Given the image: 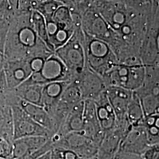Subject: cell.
Returning <instances> with one entry per match:
<instances>
[{
  "label": "cell",
  "instance_id": "obj_1",
  "mask_svg": "<svg viewBox=\"0 0 159 159\" xmlns=\"http://www.w3.org/2000/svg\"><path fill=\"white\" fill-rule=\"evenodd\" d=\"M89 7L104 19L121 48L134 51L140 49L152 12L151 4L133 6L121 1L98 0Z\"/></svg>",
  "mask_w": 159,
  "mask_h": 159
},
{
  "label": "cell",
  "instance_id": "obj_2",
  "mask_svg": "<svg viewBox=\"0 0 159 159\" xmlns=\"http://www.w3.org/2000/svg\"><path fill=\"white\" fill-rule=\"evenodd\" d=\"M31 12H14L7 20L9 27L4 51L7 60L47 58L54 52L36 34L31 22Z\"/></svg>",
  "mask_w": 159,
  "mask_h": 159
},
{
  "label": "cell",
  "instance_id": "obj_3",
  "mask_svg": "<svg viewBox=\"0 0 159 159\" xmlns=\"http://www.w3.org/2000/svg\"><path fill=\"white\" fill-rule=\"evenodd\" d=\"M84 34L86 67L102 77L119 64L117 58L107 43Z\"/></svg>",
  "mask_w": 159,
  "mask_h": 159
},
{
  "label": "cell",
  "instance_id": "obj_4",
  "mask_svg": "<svg viewBox=\"0 0 159 159\" xmlns=\"http://www.w3.org/2000/svg\"><path fill=\"white\" fill-rule=\"evenodd\" d=\"M84 41L81 24L74 25V33L71 38L54 52L73 75V79L86 67Z\"/></svg>",
  "mask_w": 159,
  "mask_h": 159
},
{
  "label": "cell",
  "instance_id": "obj_5",
  "mask_svg": "<svg viewBox=\"0 0 159 159\" xmlns=\"http://www.w3.org/2000/svg\"><path fill=\"white\" fill-rule=\"evenodd\" d=\"M142 85L135 92L145 116L159 113V64L144 66Z\"/></svg>",
  "mask_w": 159,
  "mask_h": 159
},
{
  "label": "cell",
  "instance_id": "obj_6",
  "mask_svg": "<svg viewBox=\"0 0 159 159\" xmlns=\"http://www.w3.org/2000/svg\"><path fill=\"white\" fill-rule=\"evenodd\" d=\"M145 67L142 64L128 66L119 64L102 77L106 87H119L136 91L142 84Z\"/></svg>",
  "mask_w": 159,
  "mask_h": 159
},
{
  "label": "cell",
  "instance_id": "obj_7",
  "mask_svg": "<svg viewBox=\"0 0 159 159\" xmlns=\"http://www.w3.org/2000/svg\"><path fill=\"white\" fill-rule=\"evenodd\" d=\"M73 76L54 52L44 61L39 71L33 73L24 83L44 85L52 82L71 81Z\"/></svg>",
  "mask_w": 159,
  "mask_h": 159
},
{
  "label": "cell",
  "instance_id": "obj_8",
  "mask_svg": "<svg viewBox=\"0 0 159 159\" xmlns=\"http://www.w3.org/2000/svg\"><path fill=\"white\" fill-rule=\"evenodd\" d=\"M53 148H61L74 152L83 159H92L97 156L99 146L81 132L66 134L52 143Z\"/></svg>",
  "mask_w": 159,
  "mask_h": 159
},
{
  "label": "cell",
  "instance_id": "obj_9",
  "mask_svg": "<svg viewBox=\"0 0 159 159\" xmlns=\"http://www.w3.org/2000/svg\"><path fill=\"white\" fill-rule=\"evenodd\" d=\"M80 13L83 32L91 37L102 40L109 46L111 45L114 40V33L102 16L90 7Z\"/></svg>",
  "mask_w": 159,
  "mask_h": 159
},
{
  "label": "cell",
  "instance_id": "obj_10",
  "mask_svg": "<svg viewBox=\"0 0 159 159\" xmlns=\"http://www.w3.org/2000/svg\"><path fill=\"white\" fill-rule=\"evenodd\" d=\"M139 56L144 66L159 64V18L150 17L140 48Z\"/></svg>",
  "mask_w": 159,
  "mask_h": 159
},
{
  "label": "cell",
  "instance_id": "obj_11",
  "mask_svg": "<svg viewBox=\"0 0 159 159\" xmlns=\"http://www.w3.org/2000/svg\"><path fill=\"white\" fill-rule=\"evenodd\" d=\"M14 140L29 136H43L50 139V132L31 119L18 106H11Z\"/></svg>",
  "mask_w": 159,
  "mask_h": 159
},
{
  "label": "cell",
  "instance_id": "obj_12",
  "mask_svg": "<svg viewBox=\"0 0 159 159\" xmlns=\"http://www.w3.org/2000/svg\"><path fill=\"white\" fill-rule=\"evenodd\" d=\"M72 80L78 85L84 101H94L106 91V86L102 77L87 67Z\"/></svg>",
  "mask_w": 159,
  "mask_h": 159
},
{
  "label": "cell",
  "instance_id": "obj_13",
  "mask_svg": "<svg viewBox=\"0 0 159 159\" xmlns=\"http://www.w3.org/2000/svg\"><path fill=\"white\" fill-rule=\"evenodd\" d=\"M148 146L146 133L142 125L131 126L122 139L118 151L140 156Z\"/></svg>",
  "mask_w": 159,
  "mask_h": 159
},
{
  "label": "cell",
  "instance_id": "obj_14",
  "mask_svg": "<svg viewBox=\"0 0 159 159\" xmlns=\"http://www.w3.org/2000/svg\"><path fill=\"white\" fill-rule=\"evenodd\" d=\"M81 133L100 147L104 134L97 119L96 106L93 100H84L83 129Z\"/></svg>",
  "mask_w": 159,
  "mask_h": 159
},
{
  "label": "cell",
  "instance_id": "obj_15",
  "mask_svg": "<svg viewBox=\"0 0 159 159\" xmlns=\"http://www.w3.org/2000/svg\"><path fill=\"white\" fill-rule=\"evenodd\" d=\"M6 80L10 89L22 84L33 73L29 60H7L4 67Z\"/></svg>",
  "mask_w": 159,
  "mask_h": 159
},
{
  "label": "cell",
  "instance_id": "obj_16",
  "mask_svg": "<svg viewBox=\"0 0 159 159\" xmlns=\"http://www.w3.org/2000/svg\"><path fill=\"white\" fill-rule=\"evenodd\" d=\"M105 92L116 114V120L127 118L126 113L133 91L119 87L108 86L106 87Z\"/></svg>",
  "mask_w": 159,
  "mask_h": 159
},
{
  "label": "cell",
  "instance_id": "obj_17",
  "mask_svg": "<svg viewBox=\"0 0 159 159\" xmlns=\"http://www.w3.org/2000/svg\"><path fill=\"white\" fill-rule=\"evenodd\" d=\"M84 104V101H83L71 109L57 133L50 139L51 143L56 142L68 133L81 131L83 123Z\"/></svg>",
  "mask_w": 159,
  "mask_h": 159
},
{
  "label": "cell",
  "instance_id": "obj_18",
  "mask_svg": "<svg viewBox=\"0 0 159 159\" xmlns=\"http://www.w3.org/2000/svg\"><path fill=\"white\" fill-rule=\"evenodd\" d=\"M17 106L22 108L35 122L48 131L51 134V138L56 133L57 130L52 120L43 106L26 102L20 98Z\"/></svg>",
  "mask_w": 159,
  "mask_h": 159
},
{
  "label": "cell",
  "instance_id": "obj_19",
  "mask_svg": "<svg viewBox=\"0 0 159 159\" xmlns=\"http://www.w3.org/2000/svg\"><path fill=\"white\" fill-rule=\"evenodd\" d=\"M97 119L104 134L114 129L116 125V116L108 102L106 92L94 101Z\"/></svg>",
  "mask_w": 159,
  "mask_h": 159
},
{
  "label": "cell",
  "instance_id": "obj_20",
  "mask_svg": "<svg viewBox=\"0 0 159 159\" xmlns=\"http://www.w3.org/2000/svg\"><path fill=\"white\" fill-rule=\"evenodd\" d=\"M49 139L43 136L25 137L12 142V159L20 158L33 153L43 146Z\"/></svg>",
  "mask_w": 159,
  "mask_h": 159
},
{
  "label": "cell",
  "instance_id": "obj_21",
  "mask_svg": "<svg viewBox=\"0 0 159 159\" xmlns=\"http://www.w3.org/2000/svg\"><path fill=\"white\" fill-rule=\"evenodd\" d=\"M71 81H56L43 86L42 106L48 110L54 107L60 101L63 91Z\"/></svg>",
  "mask_w": 159,
  "mask_h": 159
},
{
  "label": "cell",
  "instance_id": "obj_22",
  "mask_svg": "<svg viewBox=\"0 0 159 159\" xmlns=\"http://www.w3.org/2000/svg\"><path fill=\"white\" fill-rule=\"evenodd\" d=\"M0 136L13 142V120L11 106L6 101L5 94H0Z\"/></svg>",
  "mask_w": 159,
  "mask_h": 159
},
{
  "label": "cell",
  "instance_id": "obj_23",
  "mask_svg": "<svg viewBox=\"0 0 159 159\" xmlns=\"http://www.w3.org/2000/svg\"><path fill=\"white\" fill-rule=\"evenodd\" d=\"M43 86L23 83L14 89V91L16 95L23 101L42 106Z\"/></svg>",
  "mask_w": 159,
  "mask_h": 159
},
{
  "label": "cell",
  "instance_id": "obj_24",
  "mask_svg": "<svg viewBox=\"0 0 159 159\" xmlns=\"http://www.w3.org/2000/svg\"><path fill=\"white\" fill-rule=\"evenodd\" d=\"M148 145L159 143V113L145 116L142 123Z\"/></svg>",
  "mask_w": 159,
  "mask_h": 159
},
{
  "label": "cell",
  "instance_id": "obj_25",
  "mask_svg": "<svg viewBox=\"0 0 159 159\" xmlns=\"http://www.w3.org/2000/svg\"><path fill=\"white\" fill-rule=\"evenodd\" d=\"M126 117L131 126L142 125L144 115L139 98L134 91L133 93V96L127 108Z\"/></svg>",
  "mask_w": 159,
  "mask_h": 159
},
{
  "label": "cell",
  "instance_id": "obj_26",
  "mask_svg": "<svg viewBox=\"0 0 159 159\" xmlns=\"http://www.w3.org/2000/svg\"><path fill=\"white\" fill-rule=\"evenodd\" d=\"M51 20L61 29L74 31L71 10L68 6H60L51 17Z\"/></svg>",
  "mask_w": 159,
  "mask_h": 159
},
{
  "label": "cell",
  "instance_id": "obj_27",
  "mask_svg": "<svg viewBox=\"0 0 159 159\" xmlns=\"http://www.w3.org/2000/svg\"><path fill=\"white\" fill-rule=\"evenodd\" d=\"M60 101L72 108L76 104L84 101L77 83L71 80L63 91Z\"/></svg>",
  "mask_w": 159,
  "mask_h": 159
},
{
  "label": "cell",
  "instance_id": "obj_28",
  "mask_svg": "<svg viewBox=\"0 0 159 159\" xmlns=\"http://www.w3.org/2000/svg\"><path fill=\"white\" fill-rule=\"evenodd\" d=\"M31 22L38 37L46 44L51 51L54 52L49 41L45 18L40 12L36 10H33L31 12Z\"/></svg>",
  "mask_w": 159,
  "mask_h": 159
},
{
  "label": "cell",
  "instance_id": "obj_29",
  "mask_svg": "<svg viewBox=\"0 0 159 159\" xmlns=\"http://www.w3.org/2000/svg\"><path fill=\"white\" fill-rule=\"evenodd\" d=\"M63 4L56 0H44L38 4L34 10H36L44 17L46 20L51 19L54 13Z\"/></svg>",
  "mask_w": 159,
  "mask_h": 159
},
{
  "label": "cell",
  "instance_id": "obj_30",
  "mask_svg": "<svg viewBox=\"0 0 159 159\" xmlns=\"http://www.w3.org/2000/svg\"><path fill=\"white\" fill-rule=\"evenodd\" d=\"M52 159H83L79 157L74 152L61 148H53L51 150Z\"/></svg>",
  "mask_w": 159,
  "mask_h": 159
},
{
  "label": "cell",
  "instance_id": "obj_31",
  "mask_svg": "<svg viewBox=\"0 0 159 159\" xmlns=\"http://www.w3.org/2000/svg\"><path fill=\"white\" fill-rule=\"evenodd\" d=\"M14 12L33 11L31 0H8Z\"/></svg>",
  "mask_w": 159,
  "mask_h": 159
},
{
  "label": "cell",
  "instance_id": "obj_32",
  "mask_svg": "<svg viewBox=\"0 0 159 159\" xmlns=\"http://www.w3.org/2000/svg\"><path fill=\"white\" fill-rule=\"evenodd\" d=\"M0 158L12 159V143L0 136Z\"/></svg>",
  "mask_w": 159,
  "mask_h": 159
},
{
  "label": "cell",
  "instance_id": "obj_33",
  "mask_svg": "<svg viewBox=\"0 0 159 159\" xmlns=\"http://www.w3.org/2000/svg\"><path fill=\"white\" fill-rule=\"evenodd\" d=\"M9 27V22L4 19L0 22V52L4 54L7 37Z\"/></svg>",
  "mask_w": 159,
  "mask_h": 159
},
{
  "label": "cell",
  "instance_id": "obj_34",
  "mask_svg": "<svg viewBox=\"0 0 159 159\" xmlns=\"http://www.w3.org/2000/svg\"><path fill=\"white\" fill-rule=\"evenodd\" d=\"M52 148V143H51L50 140L49 139L48 141L43 146H42L41 148H39L38 150H37L36 152H34L33 153L26 155L25 156H23V157L17 159H37L41 156H42L43 154L46 153L48 152L51 151Z\"/></svg>",
  "mask_w": 159,
  "mask_h": 159
},
{
  "label": "cell",
  "instance_id": "obj_35",
  "mask_svg": "<svg viewBox=\"0 0 159 159\" xmlns=\"http://www.w3.org/2000/svg\"><path fill=\"white\" fill-rule=\"evenodd\" d=\"M140 157L142 159H159V143L148 146Z\"/></svg>",
  "mask_w": 159,
  "mask_h": 159
},
{
  "label": "cell",
  "instance_id": "obj_36",
  "mask_svg": "<svg viewBox=\"0 0 159 159\" xmlns=\"http://www.w3.org/2000/svg\"><path fill=\"white\" fill-rule=\"evenodd\" d=\"M14 13L8 0H0V14L5 19L8 20Z\"/></svg>",
  "mask_w": 159,
  "mask_h": 159
},
{
  "label": "cell",
  "instance_id": "obj_37",
  "mask_svg": "<svg viewBox=\"0 0 159 159\" xmlns=\"http://www.w3.org/2000/svg\"><path fill=\"white\" fill-rule=\"evenodd\" d=\"M9 89L7 83L4 68H0V94H5Z\"/></svg>",
  "mask_w": 159,
  "mask_h": 159
},
{
  "label": "cell",
  "instance_id": "obj_38",
  "mask_svg": "<svg viewBox=\"0 0 159 159\" xmlns=\"http://www.w3.org/2000/svg\"><path fill=\"white\" fill-rule=\"evenodd\" d=\"M113 159H142L140 156L133 154L127 153L118 151L115 154Z\"/></svg>",
  "mask_w": 159,
  "mask_h": 159
},
{
  "label": "cell",
  "instance_id": "obj_39",
  "mask_svg": "<svg viewBox=\"0 0 159 159\" xmlns=\"http://www.w3.org/2000/svg\"><path fill=\"white\" fill-rule=\"evenodd\" d=\"M44 0H31V6H32V8L34 10L35 7L36 6L39 4L41 2L43 1ZM57 1H59L60 2H61L64 5L68 6V7H71V6H74L76 5V4L75 3L74 0H56Z\"/></svg>",
  "mask_w": 159,
  "mask_h": 159
},
{
  "label": "cell",
  "instance_id": "obj_40",
  "mask_svg": "<svg viewBox=\"0 0 159 159\" xmlns=\"http://www.w3.org/2000/svg\"><path fill=\"white\" fill-rule=\"evenodd\" d=\"M6 59L3 53L0 52V68H4Z\"/></svg>",
  "mask_w": 159,
  "mask_h": 159
},
{
  "label": "cell",
  "instance_id": "obj_41",
  "mask_svg": "<svg viewBox=\"0 0 159 159\" xmlns=\"http://www.w3.org/2000/svg\"><path fill=\"white\" fill-rule=\"evenodd\" d=\"M37 159H52V156H51V152H48L45 154H43L42 156H40Z\"/></svg>",
  "mask_w": 159,
  "mask_h": 159
},
{
  "label": "cell",
  "instance_id": "obj_42",
  "mask_svg": "<svg viewBox=\"0 0 159 159\" xmlns=\"http://www.w3.org/2000/svg\"><path fill=\"white\" fill-rule=\"evenodd\" d=\"M97 159H113L114 157L105 156V155H102V154H97Z\"/></svg>",
  "mask_w": 159,
  "mask_h": 159
},
{
  "label": "cell",
  "instance_id": "obj_43",
  "mask_svg": "<svg viewBox=\"0 0 159 159\" xmlns=\"http://www.w3.org/2000/svg\"><path fill=\"white\" fill-rule=\"evenodd\" d=\"M84 1V0H74V1L75 2V3L76 4H80V3L83 2Z\"/></svg>",
  "mask_w": 159,
  "mask_h": 159
},
{
  "label": "cell",
  "instance_id": "obj_44",
  "mask_svg": "<svg viewBox=\"0 0 159 159\" xmlns=\"http://www.w3.org/2000/svg\"><path fill=\"white\" fill-rule=\"evenodd\" d=\"M4 19H5V18H4L3 17V16L0 14V22H1V21H2Z\"/></svg>",
  "mask_w": 159,
  "mask_h": 159
},
{
  "label": "cell",
  "instance_id": "obj_45",
  "mask_svg": "<svg viewBox=\"0 0 159 159\" xmlns=\"http://www.w3.org/2000/svg\"><path fill=\"white\" fill-rule=\"evenodd\" d=\"M97 159V157H94V158H93V159Z\"/></svg>",
  "mask_w": 159,
  "mask_h": 159
},
{
  "label": "cell",
  "instance_id": "obj_46",
  "mask_svg": "<svg viewBox=\"0 0 159 159\" xmlns=\"http://www.w3.org/2000/svg\"><path fill=\"white\" fill-rule=\"evenodd\" d=\"M0 159H1V158H0Z\"/></svg>",
  "mask_w": 159,
  "mask_h": 159
}]
</instances>
